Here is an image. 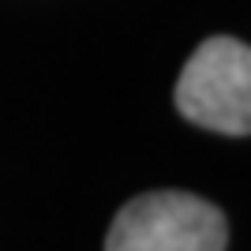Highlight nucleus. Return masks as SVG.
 Listing matches in <instances>:
<instances>
[{
    "instance_id": "nucleus-2",
    "label": "nucleus",
    "mask_w": 251,
    "mask_h": 251,
    "mask_svg": "<svg viewBox=\"0 0 251 251\" xmlns=\"http://www.w3.org/2000/svg\"><path fill=\"white\" fill-rule=\"evenodd\" d=\"M176 109L206 131L251 135V45L206 38L176 79Z\"/></svg>"
},
{
    "instance_id": "nucleus-1",
    "label": "nucleus",
    "mask_w": 251,
    "mask_h": 251,
    "mask_svg": "<svg viewBox=\"0 0 251 251\" xmlns=\"http://www.w3.org/2000/svg\"><path fill=\"white\" fill-rule=\"evenodd\" d=\"M229 221L191 191H147L124 202L109 225L105 251H225Z\"/></svg>"
}]
</instances>
